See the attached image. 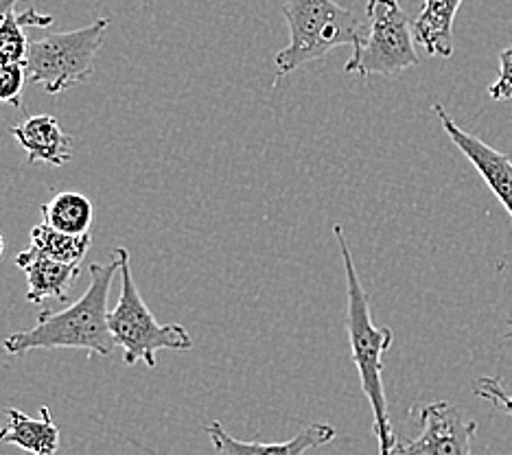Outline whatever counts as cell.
<instances>
[{"label":"cell","instance_id":"cell-1","mask_svg":"<svg viewBox=\"0 0 512 455\" xmlns=\"http://www.w3.org/2000/svg\"><path fill=\"white\" fill-rule=\"evenodd\" d=\"M90 285L75 305L62 311H42L38 324L5 337L7 355L22 357L31 350L75 348L88 355L110 357L114 337L108 324V298L116 272H121V254L112 252L108 263H90Z\"/></svg>","mask_w":512,"mask_h":455},{"label":"cell","instance_id":"cell-2","mask_svg":"<svg viewBox=\"0 0 512 455\" xmlns=\"http://www.w3.org/2000/svg\"><path fill=\"white\" fill-rule=\"evenodd\" d=\"M333 235L337 239V245H340L344 272H346V298H348L346 329H348V342H351V357L357 368L359 381H362V390L372 407V416H375L379 455H394V447H397L399 440L392 431L386 390H383V379H381L383 355H386L388 348L392 346L394 333L392 329H388V326H377L372 322L370 298L366 294V289L362 287V283H359L344 228L337 224L333 228Z\"/></svg>","mask_w":512,"mask_h":455},{"label":"cell","instance_id":"cell-3","mask_svg":"<svg viewBox=\"0 0 512 455\" xmlns=\"http://www.w3.org/2000/svg\"><path fill=\"white\" fill-rule=\"evenodd\" d=\"M283 14L289 44L274 57L276 81L311 62L324 60L337 46L357 49L364 40L362 22L335 0H287Z\"/></svg>","mask_w":512,"mask_h":455},{"label":"cell","instance_id":"cell-4","mask_svg":"<svg viewBox=\"0 0 512 455\" xmlns=\"http://www.w3.org/2000/svg\"><path fill=\"white\" fill-rule=\"evenodd\" d=\"M116 252L121 254V296L108 315V324L114 344L123 350L125 364L143 361L147 368H156L158 350H191L195 342L182 324H160L145 305L130 270V252L125 248H116Z\"/></svg>","mask_w":512,"mask_h":455},{"label":"cell","instance_id":"cell-5","mask_svg":"<svg viewBox=\"0 0 512 455\" xmlns=\"http://www.w3.org/2000/svg\"><path fill=\"white\" fill-rule=\"evenodd\" d=\"M108 27L110 18H99L88 27L33 40L25 64L29 81L42 84L49 95L84 84L95 73V57Z\"/></svg>","mask_w":512,"mask_h":455},{"label":"cell","instance_id":"cell-6","mask_svg":"<svg viewBox=\"0 0 512 455\" xmlns=\"http://www.w3.org/2000/svg\"><path fill=\"white\" fill-rule=\"evenodd\" d=\"M368 35L353 49L344 70L359 77L399 75L418 66L421 57L414 46L412 22L401 7V0H368Z\"/></svg>","mask_w":512,"mask_h":455},{"label":"cell","instance_id":"cell-7","mask_svg":"<svg viewBox=\"0 0 512 455\" xmlns=\"http://www.w3.org/2000/svg\"><path fill=\"white\" fill-rule=\"evenodd\" d=\"M421 436L399 440L394 455H471L475 420L464 418L447 401L425 405L421 410Z\"/></svg>","mask_w":512,"mask_h":455},{"label":"cell","instance_id":"cell-8","mask_svg":"<svg viewBox=\"0 0 512 455\" xmlns=\"http://www.w3.org/2000/svg\"><path fill=\"white\" fill-rule=\"evenodd\" d=\"M434 114L438 116L442 127H445L451 143L456 145L464 156H467V160L477 169V173L482 175V180L488 184V189L495 193V197L502 202L506 213L512 219V156L502 154V151L486 145L484 140L464 132L462 127L451 119L449 112L442 108V105H434Z\"/></svg>","mask_w":512,"mask_h":455},{"label":"cell","instance_id":"cell-9","mask_svg":"<svg viewBox=\"0 0 512 455\" xmlns=\"http://www.w3.org/2000/svg\"><path fill=\"white\" fill-rule=\"evenodd\" d=\"M206 434L221 455H305L311 449L329 445L335 440L337 431L329 423H313L287 442L267 445V442H243L232 438L217 420H213V423L206 425Z\"/></svg>","mask_w":512,"mask_h":455},{"label":"cell","instance_id":"cell-10","mask_svg":"<svg viewBox=\"0 0 512 455\" xmlns=\"http://www.w3.org/2000/svg\"><path fill=\"white\" fill-rule=\"evenodd\" d=\"M11 136L16 143L27 151V160L46 162L53 167H64L73 158V138L64 134V130L51 114L29 116L27 121L11 127Z\"/></svg>","mask_w":512,"mask_h":455},{"label":"cell","instance_id":"cell-11","mask_svg":"<svg viewBox=\"0 0 512 455\" xmlns=\"http://www.w3.org/2000/svg\"><path fill=\"white\" fill-rule=\"evenodd\" d=\"M0 445H14L31 455H55L60 451V429L49 407H42L40 418L9 407L7 425L0 429Z\"/></svg>","mask_w":512,"mask_h":455},{"label":"cell","instance_id":"cell-12","mask_svg":"<svg viewBox=\"0 0 512 455\" xmlns=\"http://www.w3.org/2000/svg\"><path fill=\"white\" fill-rule=\"evenodd\" d=\"M462 0H425L414 20V40L432 57L453 55V25Z\"/></svg>","mask_w":512,"mask_h":455},{"label":"cell","instance_id":"cell-13","mask_svg":"<svg viewBox=\"0 0 512 455\" xmlns=\"http://www.w3.org/2000/svg\"><path fill=\"white\" fill-rule=\"evenodd\" d=\"M16 265L27 274V300L36 305L44 298L66 300L68 289L81 276V265H66L49 259H20L16 256Z\"/></svg>","mask_w":512,"mask_h":455},{"label":"cell","instance_id":"cell-14","mask_svg":"<svg viewBox=\"0 0 512 455\" xmlns=\"http://www.w3.org/2000/svg\"><path fill=\"white\" fill-rule=\"evenodd\" d=\"M92 245V237H71L64 232H57L51 226L38 224L31 228V243L25 252H20V259H49L66 265H81Z\"/></svg>","mask_w":512,"mask_h":455},{"label":"cell","instance_id":"cell-15","mask_svg":"<svg viewBox=\"0 0 512 455\" xmlns=\"http://www.w3.org/2000/svg\"><path fill=\"white\" fill-rule=\"evenodd\" d=\"M42 224L71 237L90 235V226L95 221V206L86 195L75 191L57 193L51 202L40 206Z\"/></svg>","mask_w":512,"mask_h":455},{"label":"cell","instance_id":"cell-16","mask_svg":"<svg viewBox=\"0 0 512 455\" xmlns=\"http://www.w3.org/2000/svg\"><path fill=\"white\" fill-rule=\"evenodd\" d=\"M53 25V16L40 14L36 7H29L22 14H11L0 25V64H27L29 40L25 29H44Z\"/></svg>","mask_w":512,"mask_h":455},{"label":"cell","instance_id":"cell-17","mask_svg":"<svg viewBox=\"0 0 512 455\" xmlns=\"http://www.w3.org/2000/svg\"><path fill=\"white\" fill-rule=\"evenodd\" d=\"M27 81L25 64H0V103L22 108V90Z\"/></svg>","mask_w":512,"mask_h":455},{"label":"cell","instance_id":"cell-18","mask_svg":"<svg viewBox=\"0 0 512 455\" xmlns=\"http://www.w3.org/2000/svg\"><path fill=\"white\" fill-rule=\"evenodd\" d=\"M473 392L477 396H482L484 401L493 403L499 410H504L506 414L512 416V394L506 392L502 379H495V377H482L473 381Z\"/></svg>","mask_w":512,"mask_h":455},{"label":"cell","instance_id":"cell-19","mask_svg":"<svg viewBox=\"0 0 512 455\" xmlns=\"http://www.w3.org/2000/svg\"><path fill=\"white\" fill-rule=\"evenodd\" d=\"M488 97L493 101L512 99V46L499 53V77L495 84L488 88Z\"/></svg>","mask_w":512,"mask_h":455},{"label":"cell","instance_id":"cell-20","mask_svg":"<svg viewBox=\"0 0 512 455\" xmlns=\"http://www.w3.org/2000/svg\"><path fill=\"white\" fill-rule=\"evenodd\" d=\"M18 3H20V0H0V25H3L5 18L16 9Z\"/></svg>","mask_w":512,"mask_h":455},{"label":"cell","instance_id":"cell-21","mask_svg":"<svg viewBox=\"0 0 512 455\" xmlns=\"http://www.w3.org/2000/svg\"><path fill=\"white\" fill-rule=\"evenodd\" d=\"M3 252H5V239L0 235V256H3Z\"/></svg>","mask_w":512,"mask_h":455},{"label":"cell","instance_id":"cell-22","mask_svg":"<svg viewBox=\"0 0 512 455\" xmlns=\"http://www.w3.org/2000/svg\"><path fill=\"white\" fill-rule=\"evenodd\" d=\"M508 326H510V333H506V337H512V320H508Z\"/></svg>","mask_w":512,"mask_h":455}]
</instances>
